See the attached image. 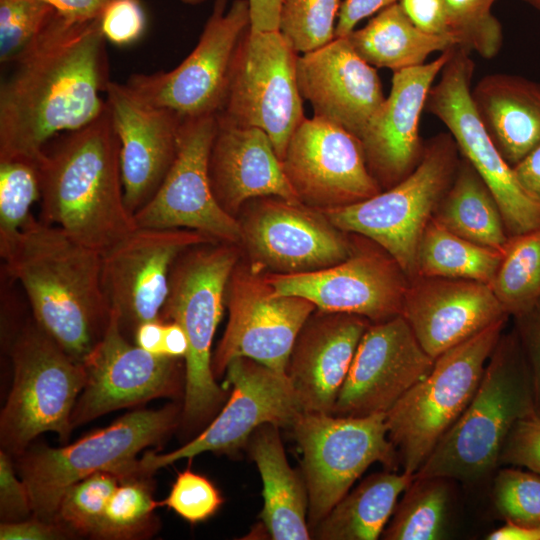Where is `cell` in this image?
I'll use <instances>...</instances> for the list:
<instances>
[{
    "label": "cell",
    "instance_id": "obj_1",
    "mask_svg": "<svg viewBox=\"0 0 540 540\" xmlns=\"http://www.w3.org/2000/svg\"><path fill=\"white\" fill-rule=\"evenodd\" d=\"M99 18L59 12L16 58L0 87V160L39 164L60 132L81 129L107 109L108 59Z\"/></svg>",
    "mask_w": 540,
    "mask_h": 540
},
{
    "label": "cell",
    "instance_id": "obj_2",
    "mask_svg": "<svg viewBox=\"0 0 540 540\" xmlns=\"http://www.w3.org/2000/svg\"><path fill=\"white\" fill-rule=\"evenodd\" d=\"M1 257L9 276L23 287L34 321L82 363L110 320L102 255L32 215Z\"/></svg>",
    "mask_w": 540,
    "mask_h": 540
},
{
    "label": "cell",
    "instance_id": "obj_3",
    "mask_svg": "<svg viewBox=\"0 0 540 540\" xmlns=\"http://www.w3.org/2000/svg\"><path fill=\"white\" fill-rule=\"evenodd\" d=\"M43 221L101 255L137 228L124 202L120 142L106 111L66 133L38 164Z\"/></svg>",
    "mask_w": 540,
    "mask_h": 540
},
{
    "label": "cell",
    "instance_id": "obj_4",
    "mask_svg": "<svg viewBox=\"0 0 540 540\" xmlns=\"http://www.w3.org/2000/svg\"><path fill=\"white\" fill-rule=\"evenodd\" d=\"M530 373L515 331L502 333L479 386L461 416L442 436L415 478L445 477L475 482L499 465L514 426L536 415Z\"/></svg>",
    "mask_w": 540,
    "mask_h": 540
},
{
    "label": "cell",
    "instance_id": "obj_5",
    "mask_svg": "<svg viewBox=\"0 0 540 540\" xmlns=\"http://www.w3.org/2000/svg\"><path fill=\"white\" fill-rule=\"evenodd\" d=\"M238 244L207 242L175 261L161 319L173 321L188 339L181 416L196 423L213 414L225 398L212 370V341L226 306V289L239 260Z\"/></svg>",
    "mask_w": 540,
    "mask_h": 540
},
{
    "label": "cell",
    "instance_id": "obj_6",
    "mask_svg": "<svg viewBox=\"0 0 540 540\" xmlns=\"http://www.w3.org/2000/svg\"><path fill=\"white\" fill-rule=\"evenodd\" d=\"M179 408L136 410L64 447L23 452L18 462L35 517L56 521L61 497L72 484L99 471L120 478L138 472V453L176 426Z\"/></svg>",
    "mask_w": 540,
    "mask_h": 540
},
{
    "label": "cell",
    "instance_id": "obj_7",
    "mask_svg": "<svg viewBox=\"0 0 540 540\" xmlns=\"http://www.w3.org/2000/svg\"><path fill=\"white\" fill-rule=\"evenodd\" d=\"M459 156L451 134L439 133L425 142L418 166L396 185L361 202L320 211L340 230L380 246L411 280L421 236L454 179Z\"/></svg>",
    "mask_w": 540,
    "mask_h": 540
},
{
    "label": "cell",
    "instance_id": "obj_8",
    "mask_svg": "<svg viewBox=\"0 0 540 540\" xmlns=\"http://www.w3.org/2000/svg\"><path fill=\"white\" fill-rule=\"evenodd\" d=\"M505 324L499 321L442 353L431 371L386 412L388 437L404 472L415 475L466 409Z\"/></svg>",
    "mask_w": 540,
    "mask_h": 540
},
{
    "label": "cell",
    "instance_id": "obj_9",
    "mask_svg": "<svg viewBox=\"0 0 540 540\" xmlns=\"http://www.w3.org/2000/svg\"><path fill=\"white\" fill-rule=\"evenodd\" d=\"M13 381L0 417L1 443L21 455L39 434L55 432L69 438L76 398L86 373L34 321L23 327L11 351Z\"/></svg>",
    "mask_w": 540,
    "mask_h": 540
},
{
    "label": "cell",
    "instance_id": "obj_10",
    "mask_svg": "<svg viewBox=\"0 0 540 540\" xmlns=\"http://www.w3.org/2000/svg\"><path fill=\"white\" fill-rule=\"evenodd\" d=\"M290 428L302 453L311 531L373 463L396 469L397 451L388 437L385 413L302 412Z\"/></svg>",
    "mask_w": 540,
    "mask_h": 540
},
{
    "label": "cell",
    "instance_id": "obj_11",
    "mask_svg": "<svg viewBox=\"0 0 540 540\" xmlns=\"http://www.w3.org/2000/svg\"><path fill=\"white\" fill-rule=\"evenodd\" d=\"M298 53L279 30L253 31L235 51L220 122L263 130L280 160L305 118L297 81Z\"/></svg>",
    "mask_w": 540,
    "mask_h": 540
},
{
    "label": "cell",
    "instance_id": "obj_12",
    "mask_svg": "<svg viewBox=\"0 0 540 540\" xmlns=\"http://www.w3.org/2000/svg\"><path fill=\"white\" fill-rule=\"evenodd\" d=\"M225 304L228 322L212 354L215 378L236 358L286 374L296 338L316 306L300 296L278 294L262 270L240 259L230 275Z\"/></svg>",
    "mask_w": 540,
    "mask_h": 540
},
{
    "label": "cell",
    "instance_id": "obj_13",
    "mask_svg": "<svg viewBox=\"0 0 540 540\" xmlns=\"http://www.w3.org/2000/svg\"><path fill=\"white\" fill-rule=\"evenodd\" d=\"M474 62L455 46L431 87L425 110L439 119L455 140L461 157L480 175L494 195L509 236L540 228V204L521 187L514 169L503 158L471 98Z\"/></svg>",
    "mask_w": 540,
    "mask_h": 540
},
{
    "label": "cell",
    "instance_id": "obj_14",
    "mask_svg": "<svg viewBox=\"0 0 540 540\" xmlns=\"http://www.w3.org/2000/svg\"><path fill=\"white\" fill-rule=\"evenodd\" d=\"M250 27L248 0H214L199 41L170 71L132 74L125 83L142 101L182 118L217 115L222 108L235 51Z\"/></svg>",
    "mask_w": 540,
    "mask_h": 540
},
{
    "label": "cell",
    "instance_id": "obj_15",
    "mask_svg": "<svg viewBox=\"0 0 540 540\" xmlns=\"http://www.w3.org/2000/svg\"><path fill=\"white\" fill-rule=\"evenodd\" d=\"M231 395L218 416L198 436L165 454L147 452L138 460V472L151 475L175 461L203 452L236 455L263 424L291 427L302 413L287 374L252 359L236 358L225 371Z\"/></svg>",
    "mask_w": 540,
    "mask_h": 540
},
{
    "label": "cell",
    "instance_id": "obj_16",
    "mask_svg": "<svg viewBox=\"0 0 540 540\" xmlns=\"http://www.w3.org/2000/svg\"><path fill=\"white\" fill-rule=\"evenodd\" d=\"M248 203L239 221L249 262L276 274L322 270L346 260L353 241L318 209L279 197Z\"/></svg>",
    "mask_w": 540,
    "mask_h": 540
},
{
    "label": "cell",
    "instance_id": "obj_17",
    "mask_svg": "<svg viewBox=\"0 0 540 540\" xmlns=\"http://www.w3.org/2000/svg\"><path fill=\"white\" fill-rule=\"evenodd\" d=\"M217 115L183 118L175 159L150 201L134 214L137 227L185 228L216 241L239 244L241 226L217 202L209 158Z\"/></svg>",
    "mask_w": 540,
    "mask_h": 540
},
{
    "label": "cell",
    "instance_id": "obj_18",
    "mask_svg": "<svg viewBox=\"0 0 540 540\" xmlns=\"http://www.w3.org/2000/svg\"><path fill=\"white\" fill-rule=\"evenodd\" d=\"M364 237L353 240V252L344 261L314 272L266 273L281 295L311 301L326 312L362 316L371 323L402 315L410 280L399 264L380 246Z\"/></svg>",
    "mask_w": 540,
    "mask_h": 540
},
{
    "label": "cell",
    "instance_id": "obj_19",
    "mask_svg": "<svg viewBox=\"0 0 540 540\" xmlns=\"http://www.w3.org/2000/svg\"><path fill=\"white\" fill-rule=\"evenodd\" d=\"M215 241L185 228L137 227L105 252L102 286L121 330L134 334L141 323L161 319L177 258L194 245Z\"/></svg>",
    "mask_w": 540,
    "mask_h": 540
},
{
    "label": "cell",
    "instance_id": "obj_20",
    "mask_svg": "<svg viewBox=\"0 0 540 540\" xmlns=\"http://www.w3.org/2000/svg\"><path fill=\"white\" fill-rule=\"evenodd\" d=\"M281 163L299 200L318 210L355 204L382 191L360 139L316 116L305 117L295 129Z\"/></svg>",
    "mask_w": 540,
    "mask_h": 540
},
{
    "label": "cell",
    "instance_id": "obj_21",
    "mask_svg": "<svg viewBox=\"0 0 540 540\" xmlns=\"http://www.w3.org/2000/svg\"><path fill=\"white\" fill-rule=\"evenodd\" d=\"M82 364L86 381L72 412V427L154 398L174 397L181 386L180 358L132 345L112 309L103 336Z\"/></svg>",
    "mask_w": 540,
    "mask_h": 540
},
{
    "label": "cell",
    "instance_id": "obj_22",
    "mask_svg": "<svg viewBox=\"0 0 540 540\" xmlns=\"http://www.w3.org/2000/svg\"><path fill=\"white\" fill-rule=\"evenodd\" d=\"M434 361L402 315L371 323L357 346L333 414H386L431 371Z\"/></svg>",
    "mask_w": 540,
    "mask_h": 540
},
{
    "label": "cell",
    "instance_id": "obj_23",
    "mask_svg": "<svg viewBox=\"0 0 540 540\" xmlns=\"http://www.w3.org/2000/svg\"><path fill=\"white\" fill-rule=\"evenodd\" d=\"M106 102L120 142L124 202L134 216L154 196L177 153L183 118L110 81Z\"/></svg>",
    "mask_w": 540,
    "mask_h": 540
},
{
    "label": "cell",
    "instance_id": "obj_24",
    "mask_svg": "<svg viewBox=\"0 0 540 540\" xmlns=\"http://www.w3.org/2000/svg\"><path fill=\"white\" fill-rule=\"evenodd\" d=\"M453 48L431 62L393 72L389 95L361 135L367 167L382 190L405 179L421 161L420 115Z\"/></svg>",
    "mask_w": 540,
    "mask_h": 540
},
{
    "label": "cell",
    "instance_id": "obj_25",
    "mask_svg": "<svg viewBox=\"0 0 540 540\" xmlns=\"http://www.w3.org/2000/svg\"><path fill=\"white\" fill-rule=\"evenodd\" d=\"M402 316L435 360L509 315L489 284L416 276L410 280Z\"/></svg>",
    "mask_w": 540,
    "mask_h": 540
},
{
    "label": "cell",
    "instance_id": "obj_26",
    "mask_svg": "<svg viewBox=\"0 0 540 540\" xmlns=\"http://www.w3.org/2000/svg\"><path fill=\"white\" fill-rule=\"evenodd\" d=\"M297 81L314 116L359 139L385 100L376 68L356 53L347 37L299 56Z\"/></svg>",
    "mask_w": 540,
    "mask_h": 540
},
{
    "label": "cell",
    "instance_id": "obj_27",
    "mask_svg": "<svg viewBox=\"0 0 540 540\" xmlns=\"http://www.w3.org/2000/svg\"><path fill=\"white\" fill-rule=\"evenodd\" d=\"M371 322L358 315L314 311L292 348L287 376L303 412L333 414L357 346Z\"/></svg>",
    "mask_w": 540,
    "mask_h": 540
},
{
    "label": "cell",
    "instance_id": "obj_28",
    "mask_svg": "<svg viewBox=\"0 0 540 540\" xmlns=\"http://www.w3.org/2000/svg\"><path fill=\"white\" fill-rule=\"evenodd\" d=\"M209 177L217 202L235 218L247 202L256 198L279 197L302 203L269 136L259 128L233 126L218 120L209 158Z\"/></svg>",
    "mask_w": 540,
    "mask_h": 540
},
{
    "label": "cell",
    "instance_id": "obj_29",
    "mask_svg": "<svg viewBox=\"0 0 540 540\" xmlns=\"http://www.w3.org/2000/svg\"><path fill=\"white\" fill-rule=\"evenodd\" d=\"M471 98L493 143L514 167L540 145V82L494 73L471 88Z\"/></svg>",
    "mask_w": 540,
    "mask_h": 540
},
{
    "label": "cell",
    "instance_id": "obj_30",
    "mask_svg": "<svg viewBox=\"0 0 540 540\" xmlns=\"http://www.w3.org/2000/svg\"><path fill=\"white\" fill-rule=\"evenodd\" d=\"M279 427L263 424L250 437L247 448L261 476L262 526L273 540H308V492L302 473L288 463Z\"/></svg>",
    "mask_w": 540,
    "mask_h": 540
},
{
    "label": "cell",
    "instance_id": "obj_31",
    "mask_svg": "<svg viewBox=\"0 0 540 540\" xmlns=\"http://www.w3.org/2000/svg\"><path fill=\"white\" fill-rule=\"evenodd\" d=\"M414 475L402 472H378L366 477L348 492L313 528L312 538L319 540H376L397 505L399 496L411 484Z\"/></svg>",
    "mask_w": 540,
    "mask_h": 540
},
{
    "label": "cell",
    "instance_id": "obj_32",
    "mask_svg": "<svg viewBox=\"0 0 540 540\" xmlns=\"http://www.w3.org/2000/svg\"><path fill=\"white\" fill-rule=\"evenodd\" d=\"M347 38L368 64L393 72L422 65L433 52L442 53L456 46L449 36L428 33L418 27L399 2L375 14Z\"/></svg>",
    "mask_w": 540,
    "mask_h": 540
},
{
    "label": "cell",
    "instance_id": "obj_33",
    "mask_svg": "<svg viewBox=\"0 0 540 540\" xmlns=\"http://www.w3.org/2000/svg\"><path fill=\"white\" fill-rule=\"evenodd\" d=\"M433 218L460 237L502 252L510 239L494 195L463 157Z\"/></svg>",
    "mask_w": 540,
    "mask_h": 540
},
{
    "label": "cell",
    "instance_id": "obj_34",
    "mask_svg": "<svg viewBox=\"0 0 540 540\" xmlns=\"http://www.w3.org/2000/svg\"><path fill=\"white\" fill-rule=\"evenodd\" d=\"M503 252L469 241L432 219L417 249L416 276L466 279L491 285Z\"/></svg>",
    "mask_w": 540,
    "mask_h": 540
},
{
    "label": "cell",
    "instance_id": "obj_35",
    "mask_svg": "<svg viewBox=\"0 0 540 540\" xmlns=\"http://www.w3.org/2000/svg\"><path fill=\"white\" fill-rule=\"evenodd\" d=\"M451 479L415 478L403 492L385 527V540H437L446 532Z\"/></svg>",
    "mask_w": 540,
    "mask_h": 540
},
{
    "label": "cell",
    "instance_id": "obj_36",
    "mask_svg": "<svg viewBox=\"0 0 540 540\" xmlns=\"http://www.w3.org/2000/svg\"><path fill=\"white\" fill-rule=\"evenodd\" d=\"M490 286L513 317L540 300V228L510 237Z\"/></svg>",
    "mask_w": 540,
    "mask_h": 540
},
{
    "label": "cell",
    "instance_id": "obj_37",
    "mask_svg": "<svg viewBox=\"0 0 540 540\" xmlns=\"http://www.w3.org/2000/svg\"><path fill=\"white\" fill-rule=\"evenodd\" d=\"M157 506L150 475L137 472L121 478L94 538L134 539L148 535L155 528L153 511Z\"/></svg>",
    "mask_w": 540,
    "mask_h": 540
},
{
    "label": "cell",
    "instance_id": "obj_38",
    "mask_svg": "<svg viewBox=\"0 0 540 540\" xmlns=\"http://www.w3.org/2000/svg\"><path fill=\"white\" fill-rule=\"evenodd\" d=\"M41 198L38 164L25 159L0 160V254L15 241Z\"/></svg>",
    "mask_w": 540,
    "mask_h": 540
},
{
    "label": "cell",
    "instance_id": "obj_39",
    "mask_svg": "<svg viewBox=\"0 0 540 540\" xmlns=\"http://www.w3.org/2000/svg\"><path fill=\"white\" fill-rule=\"evenodd\" d=\"M497 0H444L448 35L455 45L484 59L494 58L503 45V29L492 13Z\"/></svg>",
    "mask_w": 540,
    "mask_h": 540
},
{
    "label": "cell",
    "instance_id": "obj_40",
    "mask_svg": "<svg viewBox=\"0 0 540 540\" xmlns=\"http://www.w3.org/2000/svg\"><path fill=\"white\" fill-rule=\"evenodd\" d=\"M120 479L112 472L99 471L72 484L61 497L56 521L75 535L95 537L106 505Z\"/></svg>",
    "mask_w": 540,
    "mask_h": 540
},
{
    "label": "cell",
    "instance_id": "obj_41",
    "mask_svg": "<svg viewBox=\"0 0 540 540\" xmlns=\"http://www.w3.org/2000/svg\"><path fill=\"white\" fill-rule=\"evenodd\" d=\"M340 0H283L279 31L297 53L316 50L335 38Z\"/></svg>",
    "mask_w": 540,
    "mask_h": 540
},
{
    "label": "cell",
    "instance_id": "obj_42",
    "mask_svg": "<svg viewBox=\"0 0 540 540\" xmlns=\"http://www.w3.org/2000/svg\"><path fill=\"white\" fill-rule=\"evenodd\" d=\"M57 12L45 0H0V62L13 63Z\"/></svg>",
    "mask_w": 540,
    "mask_h": 540
},
{
    "label": "cell",
    "instance_id": "obj_43",
    "mask_svg": "<svg viewBox=\"0 0 540 540\" xmlns=\"http://www.w3.org/2000/svg\"><path fill=\"white\" fill-rule=\"evenodd\" d=\"M493 501L502 518L520 524L540 526V476L505 467L493 483Z\"/></svg>",
    "mask_w": 540,
    "mask_h": 540
},
{
    "label": "cell",
    "instance_id": "obj_44",
    "mask_svg": "<svg viewBox=\"0 0 540 540\" xmlns=\"http://www.w3.org/2000/svg\"><path fill=\"white\" fill-rule=\"evenodd\" d=\"M223 503L214 484L190 468L179 472L167 498L159 505L167 506L189 523L206 521Z\"/></svg>",
    "mask_w": 540,
    "mask_h": 540
},
{
    "label": "cell",
    "instance_id": "obj_45",
    "mask_svg": "<svg viewBox=\"0 0 540 540\" xmlns=\"http://www.w3.org/2000/svg\"><path fill=\"white\" fill-rule=\"evenodd\" d=\"M499 465L522 467L540 476V416L514 424L502 446Z\"/></svg>",
    "mask_w": 540,
    "mask_h": 540
},
{
    "label": "cell",
    "instance_id": "obj_46",
    "mask_svg": "<svg viewBox=\"0 0 540 540\" xmlns=\"http://www.w3.org/2000/svg\"><path fill=\"white\" fill-rule=\"evenodd\" d=\"M100 20L106 40L117 46H126L137 41L146 24L145 14L138 0H112Z\"/></svg>",
    "mask_w": 540,
    "mask_h": 540
},
{
    "label": "cell",
    "instance_id": "obj_47",
    "mask_svg": "<svg viewBox=\"0 0 540 540\" xmlns=\"http://www.w3.org/2000/svg\"><path fill=\"white\" fill-rule=\"evenodd\" d=\"M514 318V331L530 373L536 413L540 416V300Z\"/></svg>",
    "mask_w": 540,
    "mask_h": 540
},
{
    "label": "cell",
    "instance_id": "obj_48",
    "mask_svg": "<svg viewBox=\"0 0 540 540\" xmlns=\"http://www.w3.org/2000/svg\"><path fill=\"white\" fill-rule=\"evenodd\" d=\"M0 512L2 522L25 520L33 512L27 487L17 478L8 452L3 449L0 451Z\"/></svg>",
    "mask_w": 540,
    "mask_h": 540
},
{
    "label": "cell",
    "instance_id": "obj_49",
    "mask_svg": "<svg viewBox=\"0 0 540 540\" xmlns=\"http://www.w3.org/2000/svg\"><path fill=\"white\" fill-rule=\"evenodd\" d=\"M75 534L58 521H46L34 516L16 522H2L1 540H54L65 539Z\"/></svg>",
    "mask_w": 540,
    "mask_h": 540
},
{
    "label": "cell",
    "instance_id": "obj_50",
    "mask_svg": "<svg viewBox=\"0 0 540 540\" xmlns=\"http://www.w3.org/2000/svg\"><path fill=\"white\" fill-rule=\"evenodd\" d=\"M398 2L408 17L422 30L432 34L449 36L445 20L444 0H398Z\"/></svg>",
    "mask_w": 540,
    "mask_h": 540
},
{
    "label": "cell",
    "instance_id": "obj_51",
    "mask_svg": "<svg viewBox=\"0 0 540 540\" xmlns=\"http://www.w3.org/2000/svg\"><path fill=\"white\" fill-rule=\"evenodd\" d=\"M396 2L398 0H343L337 17L335 38L347 37L360 21Z\"/></svg>",
    "mask_w": 540,
    "mask_h": 540
},
{
    "label": "cell",
    "instance_id": "obj_52",
    "mask_svg": "<svg viewBox=\"0 0 540 540\" xmlns=\"http://www.w3.org/2000/svg\"><path fill=\"white\" fill-rule=\"evenodd\" d=\"M61 15L73 21H87L101 17L112 0H45Z\"/></svg>",
    "mask_w": 540,
    "mask_h": 540
},
{
    "label": "cell",
    "instance_id": "obj_53",
    "mask_svg": "<svg viewBox=\"0 0 540 540\" xmlns=\"http://www.w3.org/2000/svg\"><path fill=\"white\" fill-rule=\"evenodd\" d=\"M513 169L523 190L540 204V145L516 164Z\"/></svg>",
    "mask_w": 540,
    "mask_h": 540
},
{
    "label": "cell",
    "instance_id": "obj_54",
    "mask_svg": "<svg viewBox=\"0 0 540 540\" xmlns=\"http://www.w3.org/2000/svg\"><path fill=\"white\" fill-rule=\"evenodd\" d=\"M283 0H248L250 28L253 31L279 30Z\"/></svg>",
    "mask_w": 540,
    "mask_h": 540
},
{
    "label": "cell",
    "instance_id": "obj_55",
    "mask_svg": "<svg viewBox=\"0 0 540 540\" xmlns=\"http://www.w3.org/2000/svg\"><path fill=\"white\" fill-rule=\"evenodd\" d=\"M164 324L162 319L141 323L134 332L135 344L150 353L163 355Z\"/></svg>",
    "mask_w": 540,
    "mask_h": 540
},
{
    "label": "cell",
    "instance_id": "obj_56",
    "mask_svg": "<svg viewBox=\"0 0 540 540\" xmlns=\"http://www.w3.org/2000/svg\"><path fill=\"white\" fill-rule=\"evenodd\" d=\"M188 339L182 327L173 321H165L162 353L165 356L185 358Z\"/></svg>",
    "mask_w": 540,
    "mask_h": 540
},
{
    "label": "cell",
    "instance_id": "obj_57",
    "mask_svg": "<svg viewBox=\"0 0 540 540\" xmlns=\"http://www.w3.org/2000/svg\"><path fill=\"white\" fill-rule=\"evenodd\" d=\"M488 540H540V526L505 521L501 527L490 532Z\"/></svg>",
    "mask_w": 540,
    "mask_h": 540
},
{
    "label": "cell",
    "instance_id": "obj_58",
    "mask_svg": "<svg viewBox=\"0 0 540 540\" xmlns=\"http://www.w3.org/2000/svg\"><path fill=\"white\" fill-rule=\"evenodd\" d=\"M540 12V0H522Z\"/></svg>",
    "mask_w": 540,
    "mask_h": 540
},
{
    "label": "cell",
    "instance_id": "obj_59",
    "mask_svg": "<svg viewBox=\"0 0 540 540\" xmlns=\"http://www.w3.org/2000/svg\"><path fill=\"white\" fill-rule=\"evenodd\" d=\"M180 1L188 5H199L206 2L207 0H180Z\"/></svg>",
    "mask_w": 540,
    "mask_h": 540
}]
</instances>
